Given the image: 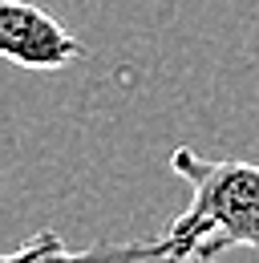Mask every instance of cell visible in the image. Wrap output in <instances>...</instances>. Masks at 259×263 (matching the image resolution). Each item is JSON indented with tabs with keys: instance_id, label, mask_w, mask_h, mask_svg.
Wrapping results in <instances>:
<instances>
[{
	"instance_id": "1",
	"label": "cell",
	"mask_w": 259,
	"mask_h": 263,
	"mask_svg": "<svg viewBox=\"0 0 259 263\" xmlns=\"http://www.w3.org/2000/svg\"><path fill=\"white\" fill-rule=\"evenodd\" d=\"M170 170L191 186L187 211L166 227L174 263H215L223 251H259V166L243 158H202L191 146L170 154Z\"/></svg>"
},
{
	"instance_id": "2",
	"label": "cell",
	"mask_w": 259,
	"mask_h": 263,
	"mask_svg": "<svg viewBox=\"0 0 259 263\" xmlns=\"http://www.w3.org/2000/svg\"><path fill=\"white\" fill-rule=\"evenodd\" d=\"M85 45L32 0H0V57L21 69L57 73L73 65Z\"/></svg>"
},
{
	"instance_id": "3",
	"label": "cell",
	"mask_w": 259,
	"mask_h": 263,
	"mask_svg": "<svg viewBox=\"0 0 259 263\" xmlns=\"http://www.w3.org/2000/svg\"><path fill=\"white\" fill-rule=\"evenodd\" d=\"M0 263H174L166 239H142V243H101L89 251H69L57 231H36L25 247L8 251Z\"/></svg>"
}]
</instances>
